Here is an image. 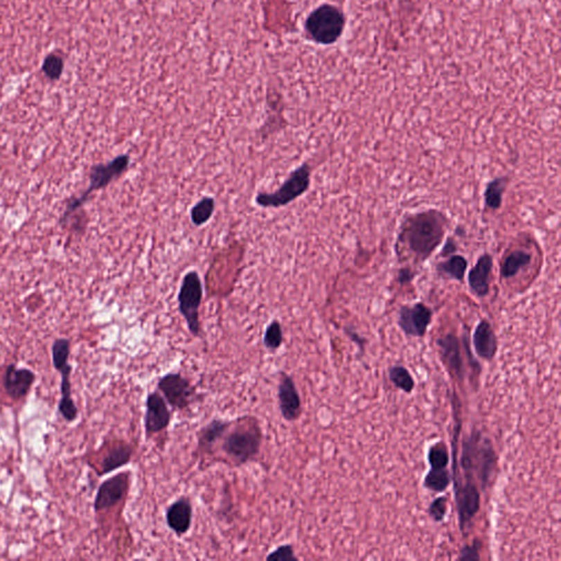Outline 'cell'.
<instances>
[{
    "instance_id": "cell-2",
    "label": "cell",
    "mask_w": 561,
    "mask_h": 561,
    "mask_svg": "<svg viewBox=\"0 0 561 561\" xmlns=\"http://www.w3.org/2000/svg\"><path fill=\"white\" fill-rule=\"evenodd\" d=\"M263 433L258 420L250 419L227 431L222 445L224 453L236 465L252 462L259 455Z\"/></svg>"
},
{
    "instance_id": "cell-33",
    "label": "cell",
    "mask_w": 561,
    "mask_h": 561,
    "mask_svg": "<svg viewBox=\"0 0 561 561\" xmlns=\"http://www.w3.org/2000/svg\"><path fill=\"white\" fill-rule=\"evenodd\" d=\"M446 511H447V500L444 497H440L431 504L429 514L436 522H440L445 517Z\"/></svg>"
},
{
    "instance_id": "cell-21",
    "label": "cell",
    "mask_w": 561,
    "mask_h": 561,
    "mask_svg": "<svg viewBox=\"0 0 561 561\" xmlns=\"http://www.w3.org/2000/svg\"><path fill=\"white\" fill-rule=\"evenodd\" d=\"M71 371L69 364H66L58 370L62 374V399L58 409L67 421H73L78 415V409L71 398V378H69Z\"/></svg>"
},
{
    "instance_id": "cell-5",
    "label": "cell",
    "mask_w": 561,
    "mask_h": 561,
    "mask_svg": "<svg viewBox=\"0 0 561 561\" xmlns=\"http://www.w3.org/2000/svg\"><path fill=\"white\" fill-rule=\"evenodd\" d=\"M310 186V167L304 163L291 173L278 191L258 195L256 203L262 208H280L304 195Z\"/></svg>"
},
{
    "instance_id": "cell-32",
    "label": "cell",
    "mask_w": 561,
    "mask_h": 561,
    "mask_svg": "<svg viewBox=\"0 0 561 561\" xmlns=\"http://www.w3.org/2000/svg\"><path fill=\"white\" fill-rule=\"evenodd\" d=\"M267 560H299L295 553H294V547L292 545H280L278 549L271 551L268 556L265 557Z\"/></svg>"
},
{
    "instance_id": "cell-24",
    "label": "cell",
    "mask_w": 561,
    "mask_h": 561,
    "mask_svg": "<svg viewBox=\"0 0 561 561\" xmlns=\"http://www.w3.org/2000/svg\"><path fill=\"white\" fill-rule=\"evenodd\" d=\"M467 268H468V261L466 258L461 255H452L449 256V259L438 263L436 270L440 276H446L452 280H463Z\"/></svg>"
},
{
    "instance_id": "cell-19",
    "label": "cell",
    "mask_w": 561,
    "mask_h": 561,
    "mask_svg": "<svg viewBox=\"0 0 561 561\" xmlns=\"http://www.w3.org/2000/svg\"><path fill=\"white\" fill-rule=\"evenodd\" d=\"M133 453L134 449L130 444L120 443L113 446L101 463L100 475H105L129 464L133 457Z\"/></svg>"
},
{
    "instance_id": "cell-4",
    "label": "cell",
    "mask_w": 561,
    "mask_h": 561,
    "mask_svg": "<svg viewBox=\"0 0 561 561\" xmlns=\"http://www.w3.org/2000/svg\"><path fill=\"white\" fill-rule=\"evenodd\" d=\"M346 26V18L340 9L335 6L323 5L310 13L305 28L308 35L319 44L330 45L336 43Z\"/></svg>"
},
{
    "instance_id": "cell-9",
    "label": "cell",
    "mask_w": 561,
    "mask_h": 561,
    "mask_svg": "<svg viewBox=\"0 0 561 561\" xmlns=\"http://www.w3.org/2000/svg\"><path fill=\"white\" fill-rule=\"evenodd\" d=\"M432 317L430 307L423 303H417L412 306H402L399 310L398 325L407 336L421 338L427 332Z\"/></svg>"
},
{
    "instance_id": "cell-13",
    "label": "cell",
    "mask_w": 561,
    "mask_h": 561,
    "mask_svg": "<svg viewBox=\"0 0 561 561\" xmlns=\"http://www.w3.org/2000/svg\"><path fill=\"white\" fill-rule=\"evenodd\" d=\"M193 519V506L188 497H181L167 508L166 522L178 537L189 532Z\"/></svg>"
},
{
    "instance_id": "cell-31",
    "label": "cell",
    "mask_w": 561,
    "mask_h": 561,
    "mask_svg": "<svg viewBox=\"0 0 561 561\" xmlns=\"http://www.w3.org/2000/svg\"><path fill=\"white\" fill-rule=\"evenodd\" d=\"M43 73L50 79H58L64 69L63 58L57 54H50L46 56L43 63Z\"/></svg>"
},
{
    "instance_id": "cell-30",
    "label": "cell",
    "mask_w": 561,
    "mask_h": 561,
    "mask_svg": "<svg viewBox=\"0 0 561 561\" xmlns=\"http://www.w3.org/2000/svg\"><path fill=\"white\" fill-rule=\"evenodd\" d=\"M427 459H429L431 467L434 470L446 468V466L449 464V457L445 445L440 442V443L431 446Z\"/></svg>"
},
{
    "instance_id": "cell-27",
    "label": "cell",
    "mask_w": 561,
    "mask_h": 561,
    "mask_svg": "<svg viewBox=\"0 0 561 561\" xmlns=\"http://www.w3.org/2000/svg\"><path fill=\"white\" fill-rule=\"evenodd\" d=\"M389 380L396 386L397 389H402L404 393H409L415 389V380L412 378L409 371L402 366H393L389 371Z\"/></svg>"
},
{
    "instance_id": "cell-6",
    "label": "cell",
    "mask_w": 561,
    "mask_h": 561,
    "mask_svg": "<svg viewBox=\"0 0 561 561\" xmlns=\"http://www.w3.org/2000/svg\"><path fill=\"white\" fill-rule=\"evenodd\" d=\"M202 296V283L199 274L195 271L186 273L179 293V310L186 319L190 332L195 337H201L199 310Z\"/></svg>"
},
{
    "instance_id": "cell-17",
    "label": "cell",
    "mask_w": 561,
    "mask_h": 561,
    "mask_svg": "<svg viewBox=\"0 0 561 561\" xmlns=\"http://www.w3.org/2000/svg\"><path fill=\"white\" fill-rule=\"evenodd\" d=\"M472 342L475 348L476 353L481 359L490 361L496 355L498 351V340H497L496 333L493 331L489 321L486 319L480 320L475 332L472 336Z\"/></svg>"
},
{
    "instance_id": "cell-1",
    "label": "cell",
    "mask_w": 561,
    "mask_h": 561,
    "mask_svg": "<svg viewBox=\"0 0 561 561\" xmlns=\"http://www.w3.org/2000/svg\"><path fill=\"white\" fill-rule=\"evenodd\" d=\"M449 220L436 210L422 211L408 216L399 233L398 244L421 262L432 256L445 237Z\"/></svg>"
},
{
    "instance_id": "cell-3",
    "label": "cell",
    "mask_w": 561,
    "mask_h": 561,
    "mask_svg": "<svg viewBox=\"0 0 561 561\" xmlns=\"http://www.w3.org/2000/svg\"><path fill=\"white\" fill-rule=\"evenodd\" d=\"M496 453L488 438L480 433L472 432L470 440L464 442L462 466L467 474H475L483 488L487 487L496 466Z\"/></svg>"
},
{
    "instance_id": "cell-22",
    "label": "cell",
    "mask_w": 561,
    "mask_h": 561,
    "mask_svg": "<svg viewBox=\"0 0 561 561\" xmlns=\"http://www.w3.org/2000/svg\"><path fill=\"white\" fill-rule=\"evenodd\" d=\"M532 262V255L525 250H514L510 252L504 259L501 267V276L504 278H511L517 276L519 271L528 267Z\"/></svg>"
},
{
    "instance_id": "cell-36",
    "label": "cell",
    "mask_w": 561,
    "mask_h": 561,
    "mask_svg": "<svg viewBox=\"0 0 561 561\" xmlns=\"http://www.w3.org/2000/svg\"><path fill=\"white\" fill-rule=\"evenodd\" d=\"M455 251H456V244H455V242H454L453 239L449 238V242H446L445 247H444L443 251H442V255L452 256Z\"/></svg>"
},
{
    "instance_id": "cell-25",
    "label": "cell",
    "mask_w": 561,
    "mask_h": 561,
    "mask_svg": "<svg viewBox=\"0 0 561 561\" xmlns=\"http://www.w3.org/2000/svg\"><path fill=\"white\" fill-rule=\"evenodd\" d=\"M215 210V201L213 197H203L191 210L192 223L197 226L204 225L212 217Z\"/></svg>"
},
{
    "instance_id": "cell-14",
    "label": "cell",
    "mask_w": 561,
    "mask_h": 561,
    "mask_svg": "<svg viewBox=\"0 0 561 561\" xmlns=\"http://www.w3.org/2000/svg\"><path fill=\"white\" fill-rule=\"evenodd\" d=\"M457 509H458L459 523L462 531H466L472 519L476 517L480 509V493L477 487L472 483L459 486L455 492Z\"/></svg>"
},
{
    "instance_id": "cell-23",
    "label": "cell",
    "mask_w": 561,
    "mask_h": 561,
    "mask_svg": "<svg viewBox=\"0 0 561 561\" xmlns=\"http://www.w3.org/2000/svg\"><path fill=\"white\" fill-rule=\"evenodd\" d=\"M509 184V179L506 177H499L493 179L486 186L485 204L489 210L497 211L502 206L504 192Z\"/></svg>"
},
{
    "instance_id": "cell-12",
    "label": "cell",
    "mask_w": 561,
    "mask_h": 561,
    "mask_svg": "<svg viewBox=\"0 0 561 561\" xmlns=\"http://www.w3.org/2000/svg\"><path fill=\"white\" fill-rule=\"evenodd\" d=\"M130 488V472H124L105 480L100 486L95 500L97 512L108 510L123 500Z\"/></svg>"
},
{
    "instance_id": "cell-10",
    "label": "cell",
    "mask_w": 561,
    "mask_h": 561,
    "mask_svg": "<svg viewBox=\"0 0 561 561\" xmlns=\"http://www.w3.org/2000/svg\"><path fill=\"white\" fill-rule=\"evenodd\" d=\"M171 417L172 415L166 399L158 391L148 393L144 418L147 438L165 431L170 425Z\"/></svg>"
},
{
    "instance_id": "cell-26",
    "label": "cell",
    "mask_w": 561,
    "mask_h": 561,
    "mask_svg": "<svg viewBox=\"0 0 561 561\" xmlns=\"http://www.w3.org/2000/svg\"><path fill=\"white\" fill-rule=\"evenodd\" d=\"M449 483H451V477L446 468H442V470L431 468L430 472H427V475L425 478V488L434 491V492H443L449 487Z\"/></svg>"
},
{
    "instance_id": "cell-34",
    "label": "cell",
    "mask_w": 561,
    "mask_h": 561,
    "mask_svg": "<svg viewBox=\"0 0 561 561\" xmlns=\"http://www.w3.org/2000/svg\"><path fill=\"white\" fill-rule=\"evenodd\" d=\"M479 549V542H477V544H474V545L466 546L461 553L459 559H462V560H478L480 558L479 553H478Z\"/></svg>"
},
{
    "instance_id": "cell-29",
    "label": "cell",
    "mask_w": 561,
    "mask_h": 561,
    "mask_svg": "<svg viewBox=\"0 0 561 561\" xmlns=\"http://www.w3.org/2000/svg\"><path fill=\"white\" fill-rule=\"evenodd\" d=\"M71 342L69 339H57L52 346L53 364L56 370L69 364Z\"/></svg>"
},
{
    "instance_id": "cell-8",
    "label": "cell",
    "mask_w": 561,
    "mask_h": 561,
    "mask_svg": "<svg viewBox=\"0 0 561 561\" xmlns=\"http://www.w3.org/2000/svg\"><path fill=\"white\" fill-rule=\"evenodd\" d=\"M158 391L163 393L166 402L173 409L184 410L195 402L197 389L192 385L189 378L184 377L181 373H168L160 377L157 384Z\"/></svg>"
},
{
    "instance_id": "cell-15",
    "label": "cell",
    "mask_w": 561,
    "mask_h": 561,
    "mask_svg": "<svg viewBox=\"0 0 561 561\" xmlns=\"http://www.w3.org/2000/svg\"><path fill=\"white\" fill-rule=\"evenodd\" d=\"M35 380V373L32 371L28 368L18 370L16 365L11 364L6 368L3 387L11 398H24L29 393Z\"/></svg>"
},
{
    "instance_id": "cell-7",
    "label": "cell",
    "mask_w": 561,
    "mask_h": 561,
    "mask_svg": "<svg viewBox=\"0 0 561 561\" xmlns=\"http://www.w3.org/2000/svg\"><path fill=\"white\" fill-rule=\"evenodd\" d=\"M130 165V156L121 155L111 160L108 163H100L92 167L91 172H90V186L88 189L84 191V195L78 199H75L69 203L64 214L63 223L65 222L66 218H69L71 213L82 208V204L87 202V199L90 197L92 192L97 191V190L103 189L105 186L110 184L114 179L121 176L122 173L127 169Z\"/></svg>"
},
{
    "instance_id": "cell-16",
    "label": "cell",
    "mask_w": 561,
    "mask_h": 561,
    "mask_svg": "<svg viewBox=\"0 0 561 561\" xmlns=\"http://www.w3.org/2000/svg\"><path fill=\"white\" fill-rule=\"evenodd\" d=\"M493 258L489 253H483L478 258L474 268L468 273V284L472 293L478 297H485L489 294V282L492 272Z\"/></svg>"
},
{
    "instance_id": "cell-18",
    "label": "cell",
    "mask_w": 561,
    "mask_h": 561,
    "mask_svg": "<svg viewBox=\"0 0 561 561\" xmlns=\"http://www.w3.org/2000/svg\"><path fill=\"white\" fill-rule=\"evenodd\" d=\"M231 425L226 420H212L197 433V449L205 454L212 453L213 447L225 436Z\"/></svg>"
},
{
    "instance_id": "cell-28",
    "label": "cell",
    "mask_w": 561,
    "mask_h": 561,
    "mask_svg": "<svg viewBox=\"0 0 561 561\" xmlns=\"http://www.w3.org/2000/svg\"><path fill=\"white\" fill-rule=\"evenodd\" d=\"M283 330L282 326L278 320H273L272 323L265 329L263 336V344L269 351H276L283 344Z\"/></svg>"
},
{
    "instance_id": "cell-35",
    "label": "cell",
    "mask_w": 561,
    "mask_h": 561,
    "mask_svg": "<svg viewBox=\"0 0 561 561\" xmlns=\"http://www.w3.org/2000/svg\"><path fill=\"white\" fill-rule=\"evenodd\" d=\"M416 273L411 269L402 268L398 272V282L402 285L409 284L415 278Z\"/></svg>"
},
{
    "instance_id": "cell-11",
    "label": "cell",
    "mask_w": 561,
    "mask_h": 561,
    "mask_svg": "<svg viewBox=\"0 0 561 561\" xmlns=\"http://www.w3.org/2000/svg\"><path fill=\"white\" fill-rule=\"evenodd\" d=\"M278 408L284 420L293 422L302 416V399L295 380L289 374L280 373L278 386Z\"/></svg>"
},
{
    "instance_id": "cell-20",
    "label": "cell",
    "mask_w": 561,
    "mask_h": 561,
    "mask_svg": "<svg viewBox=\"0 0 561 561\" xmlns=\"http://www.w3.org/2000/svg\"><path fill=\"white\" fill-rule=\"evenodd\" d=\"M438 346L442 350L444 359L449 365V368L454 371L458 377L463 376V361L461 348H459L458 339L454 335H447L443 338L438 339Z\"/></svg>"
}]
</instances>
